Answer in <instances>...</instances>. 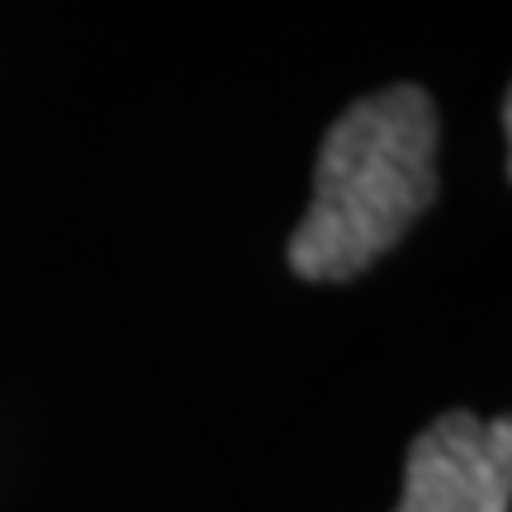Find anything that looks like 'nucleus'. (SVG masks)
I'll return each mask as SVG.
<instances>
[{
    "mask_svg": "<svg viewBox=\"0 0 512 512\" xmlns=\"http://www.w3.org/2000/svg\"><path fill=\"white\" fill-rule=\"evenodd\" d=\"M441 114L418 86L356 100L323 138L313 204L290 238L299 280H351L375 266L437 200Z\"/></svg>",
    "mask_w": 512,
    "mask_h": 512,
    "instance_id": "f257e3e1",
    "label": "nucleus"
},
{
    "mask_svg": "<svg viewBox=\"0 0 512 512\" xmlns=\"http://www.w3.org/2000/svg\"><path fill=\"white\" fill-rule=\"evenodd\" d=\"M512 503V427L475 413H441L403 465L394 512H508Z\"/></svg>",
    "mask_w": 512,
    "mask_h": 512,
    "instance_id": "f03ea898",
    "label": "nucleus"
}]
</instances>
